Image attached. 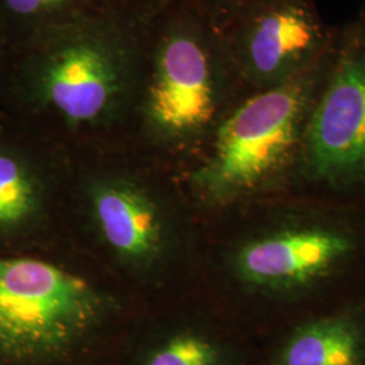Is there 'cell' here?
<instances>
[{"mask_svg": "<svg viewBox=\"0 0 365 365\" xmlns=\"http://www.w3.org/2000/svg\"><path fill=\"white\" fill-rule=\"evenodd\" d=\"M230 206L218 271L264 339L365 299V205L287 190Z\"/></svg>", "mask_w": 365, "mask_h": 365, "instance_id": "1", "label": "cell"}, {"mask_svg": "<svg viewBox=\"0 0 365 365\" xmlns=\"http://www.w3.org/2000/svg\"><path fill=\"white\" fill-rule=\"evenodd\" d=\"M113 4L22 39L11 78L66 137L106 134L134 120L148 27Z\"/></svg>", "mask_w": 365, "mask_h": 365, "instance_id": "2", "label": "cell"}, {"mask_svg": "<svg viewBox=\"0 0 365 365\" xmlns=\"http://www.w3.org/2000/svg\"><path fill=\"white\" fill-rule=\"evenodd\" d=\"M249 93L221 29L188 0L150 19L134 123L194 163Z\"/></svg>", "mask_w": 365, "mask_h": 365, "instance_id": "3", "label": "cell"}, {"mask_svg": "<svg viewBox=\"0 0 365 365\" xmlns=\"http://www.w3.org/2000/svg\"><path fill=\"white\" fill-rule=\"evenodd\" d=\"M333 42L297 78L249 93L222 120L190 175L209 209L291 188L309 118L330 66Z\"/></svg>", "mask_w": 365, "mask_h": 365, "instance_id": "4", "label": "cell"}, {"mask_svg": "<svg viewBox=\"0 0 365 365\" xmlns=\"http://www.w3.org/2000/svg\"><path fill=\"white\" fill-rule=\"evenodd\" d=\"M289 190L365 205V3L337 26Z\"/></svg>", "mask_w": 365, "mask_h": 365, "instance_id": "5", "label": "cell"}, {"mask_svg": "<svg viewBox=\"0 0 365 365\" xmlns=\"http://www.w3.org/2000/svg\"><path fill=\"white\" fill-rule=\"evenodd\" d=\"M103 299L76 274L37 259H0V351L60 353L98 321Z\"/></svg>", "mask_w": 365, "mask_h": 365, "instance_id": "6", "label": "cell"}, {"mask_svg": "<svg viewBox=\"0 0 365 365\" xmlns=\"http://www.w3.org/2000/svg\"><path fill=\"white\" fill-rule=\"evenodd\" d=\"M336 30L324 21L315 0H264L222 31L241 78L256 92L314 66Z\"/></svg>", "mask_w": 365, "mask_h": 365, "instance_id": "7", "label": "cell"}, {"mask_svg": "<svg viewBox=\"0 0 365 365\" xmlns=\"http://www.w3.org/2000/svg\"><path fill=\"white\" fill-rule=\"evenodd\" d=\"M262 365H365V299L265 339Z\"/></svg>", "mask_w": 365, "mask_h": 365, "instance_id": "8", "label": "cell"}, {"mask_svg": "<svg viewBox=\"0 0 365 365\" xmlns=\"http://www.w3.org/2000/svg\"><path fill=\"white\" fill-rule=\"evenodd\" d=\"M93 209L106 241L130 259L152 256L161 241L155 206L129 182H107L95 190Z\"/></svg>", "mask_w": 365, "mask_h": 365, "instance_id": "9", "label": "cell"}, {"mask_svg": "<svg viewBox=\"0 0 365 365\" xmlns=\"http://www.w3.org/2000/svg\"><path fill=\"white\" fill-rule=\"evenodd\" d=\"M113 4L117 3L114 0H0V14L25 39L43 29Z\"/></svg>", "mask_w": 365, "mask_h": 365, "instance_id": "10", "label": "cell"}, {"mask_svg": "<svg viewBox=\"0 0 365 365\" xmlns=\"http://www.w3.org/2000/svg\"><path fill=\"white\" fill-rule=\"evenodd\" d=\"M235 346L217 333L190 330L175 336L153 354L149 365H240Z\"/></svg>", "mask_w": 365, "mask_h": 365, "instance_id": "11", "label": "cell"}, {"mask_svg": "<svg viewBox=\"0 0 365 365\" xmlns=\"http://www.w3.org/2000/svg\"><path fill=\"white\" fill-rule=\"evenodd\" d=\"M36 207V182L30 165L0 149V226L25 221Z\"/></svg>", "mask_w": 365, "mask_h": 365, "instance_id": "12", "label": "cell"}, {"mask_svg": "<svg viewBox=\"0 0 365 365\" xmlns=\"http://www.w3.org/2000/svg\"><path fill=\"white\" fill-rule=\"evenodd\" d=\"M210 21L225 30L264 0H188Z\"/></svg>", "mask_w": 365, "mask_h": 365, "instance_id": "13", "label": "cell"}, {"mask_svg": "<svg viewBox=\"0 0 365 365\" xmlns=\"http://www.w3.org/2000/svg\"><path fill=\"white\" fill-rule=\"evenodd\" d=\"M118 6L144 19H153L179 0H114Z\"/></svg>", "mask_w": 365, "mask_h": 365, "instance_id": "14", "label": "cell"}]
</instances>
